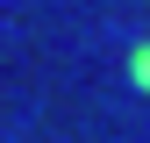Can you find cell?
<instances>
[{
    "instance_id": "6da1fadb",
    "label": "cell",
    "mask_w": 150,
    "mask_h": 143,
    "mask_svg": "<svg viewBox=\"0 0 150 143\" xmlns=\"http://www.w3.org/2000/svg\"><path fill=\"white\" fill-rule=\"evenodd\" d=\"M129 86H143V93H150V43L129 50Z\"/></svg>"
}]
</instances>
